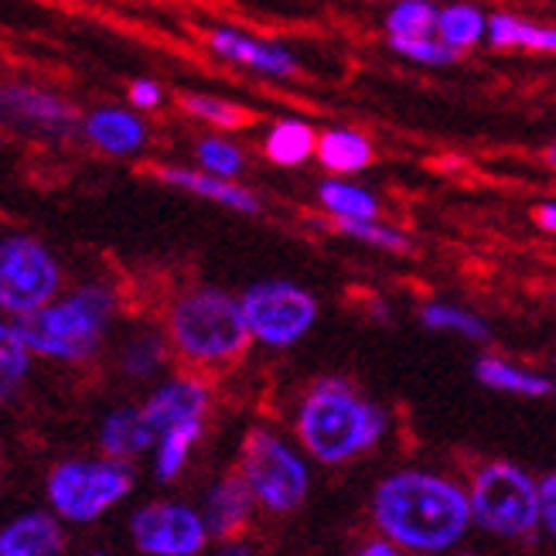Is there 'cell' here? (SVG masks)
I'll list each match as a JSON object with an SVG mask.
<instances>
[{"mask_svg": "<svg viewBox=\"0 0 556 556\" xmlns=\"http://www.w3.org/2000/svg\"><path fill=\"white\" fill-rule=\"evenodd\" d=\"M390 45V52H396L400 59H409L417 65H430V68H444V65H454L457 55L451 48H444L433 35H424V38H386Z\"/></svg>", "mask_w": 556, "mask_h": 556, "instance_id": "31", "label": "cell"}, {"mask_svg": "<svg viewBox=\"0 0 556 556\" xmlns=\"http://www.w3.org/2000/svg\"><path fill=\"white\" fill-rule=\"evenodd\" d=\"M485 41L492 48H526V52L553 55L556 48V31L546 28L540 21H529L519 14H489L485 21Z\"/></svg>", "mask_w": 556, "mask_h": 556, "instance_id": "17", "label": "cell"}, {"mask_svg": "<svg viewBox=\"0 0 556 556\" xmlns=\"http://www.w3.org/2000/svg\"><path fill=\"white\" fill-rule=\"evenodd\" d=\"M334 229L352 236V239H362V243H369V247H379V250H396V253H406L409 250L406 236L400 229L379 226L376 219H338Z\"/></svg>", "mask_w": 556, "mask_h": 556, "instance_id": "32", "label": "cell"}, {"mask_svg": "<svg viewBox=\"0 0 556 556\" xmlns=\"http://www.w3.org/2000/svg\"><path fill=\"white\" fill-rule=\"evenodd\" d=\"M205 390L195 382H167L161 393H154V400L140 409V424L148 430L151 444L157 438H164L167 430H175L181 424H199L205 414Z\"/></svg>", "mask_w": 556, "mask_h": 556, "instance_id": "13", "label": "cell"}, {"mask_svg": "<svg viewBox=\"0 0 556 556\" xmlns=\"http://www.w3.org/2000/svg\"><path fill=\"white\" fill-rule=\"evenodd\" d=\"M243 485L277 513L298 509L307 495V471L298 454L283 447L267 430L247 433L243 444Z\"/></svg>", "mask_w": 556, "mask_h": 556, "instance_id": "7", "label": "cell"}, {"mask_svg": "<svg viewBox=\"0 0 556 556\" xmlns=\"http://www.w3.org/2000/svg\"><path fill=\"white\" fill-rule=\"evenodd\" d=\"M103 447L113 457H130L140 454L143 447H151L148 430L140 424V409H116L103 427Z\"/></svg>", "mask_w": 556, "mask_h": 556, "instance_id": "26", "label": "cell"}, {"mask_svg": "<svg viewBox=\"0 0 556 556\" xmlns=\"http://www.w3.org/2000/svg\"><path fill=\"white\" fill-rule=\"evenodd\" d=\"M223 556H256V553H253L250 546H229V549H226Z\"/></svg>", "mask_w": 556, "mask_h": 556, "instance_id": "38", "label": "cell"}, {"mask_svg": "<svg viewBox=\"0 0 556 556\" xmlns=\"http://www.w3.org/2000/svg\"><path fill=\"white\" fill-rule=\"evenodd\" d=\"M83 134L96 151L113 154V157L140 154V148L148 143V127H143V119L130 110H119V106L92 110L83 119Z\"/></svg>", "mask_w": 556, "mask_h": 556, "instance_id": "14", "label": "cell"}, {"mask_svg": "<svg viewBox=\"0 0 556 556\" xmlns=\"http://www.w3.org/2000/svg\"><path fill=\"white\" fill-rule=\"evenodd\" d=\"M478 379L492 386L498 393H516V396H549L553 393V382L543 376H533L526 369H516L513 362H502V358H481L478 362Z\"/></svg>", "mask_w": 556, "mask_h": 556, "instance_id": "22", "label": "cell"}, {"mask_svg": "<svg viewBox=\"0 0 556 556\" xmlns=\"http://www.w3.org/2000/svg\"><path fill=\"white\" fill-rule=\"evenodd\" d=\"M195 157H199V172L226 178V181H232L247 164L243 151H239L236 143L226 140V137H202L195 143Z\"/></svg>", "mask_w": 556, "mask_h": 556, "instance_id": "27", "label": "cell"}, {"mask_svg": "<svg viewBox=\"0 0 556 556\" xmlns=\"http://www.w3.org/2000/svg\"><path fill=\"white\" fill-rule=\"evenodd\" d=\"M175 345L195 362H226L247 349L250 331L239 301L223 290H191L172 311Z\"/></svg>", "mask_w": 556, "mask_h": 556, "instance_id": "4", "label": "cell"}, {"mask_svg": "<svg viewBox=\"0 0 556 556\" xmlns=\"http://www.w3.org/2000/svg\"><path fill=\"white\" fill-rule=\"evenodd\" d=\"M0 124L68 137L79 127V113L68 100L48 89L24 86V83H0Z\"/></svg>", "mask_w": 556, "mask_h": 556, "instance_id": "11", "label": "cell"}, {"mask_svg": "<svg viewBox=\"0 0 556 556\" xmlns=\"http://www.w3.org/2000/svg\"><path fill=\"white\" fill-rule=\"evenodd\" d=\"M130 492V471L103 462H68L48 478L52 505L72 522H89Z\"/></svg>", "mask_w": 556, "mask_h": 556, "instance_id": "9", "label": "cell"}, {"mask_svg": "<svg viewBox=\"0 0 556 556\" xmlns=\"http://www.w3.org/2000/svg\"><path fill=\"white\" fill-rule=\"evenodd\" d=\"M181 110L195 119H205L212 127H223V130H239V127H250L256 124V116L239 106L232 100H223V96H208V92H181Z\"/></svg>", "mask_w": 556, "mask_h": 556, "instance_id": "23", "label": "cell"}, {"mask_svg": "<svg viewBox=\"0 0 556 556\" xmlns=\"http://www.w3.org/2000/svg\"><path fill=\"white\" fill-rule=\"evenodd\" d=\"M59 290V263L31 236L0 239V307L11 314H35Z\"/></svg>", "mask_w": 556, "mask_h": 556, "instance_id": "6", "label": "cell"}, {"mask_svg": "<svg viewBox=\"0 0 556 556\" xmlns=\"http://www.w3.org/2000/svg\"><path fill=\"white\" fill-rule=\"evenodd\" d=\"M372 509L386 536L424 553L454 546L471 522L468 495L447 478L424 471H403L382 481Z\"/></svg>", "mask_w": 556, "mask_h": 556, "instance_id": "1", "label": "cell"}, {"mask_svg": "<svg viewBox=\"0 0 556 556\" xmlns=\"http://www.w3.org/2000/svg\"><path fill=\"white\" fill-rule=\"evenodd\" d=\"M553 489H556V481H553V475L543 481V485L536 489V495H540V522L543 526H549V533H553V509H556V502H553Z\"/></svg>", "mask_w": 556, "mask_h": 556, "instance_id": "35", "label": "cell"}, {"mask_svg": "<svg viewBox=\"0 0 556 556\" xmlns=\"http://www.w3.org/2000/svg\"><path fill=\"white\" fill-rule=\"evenodd\" d=\"M205 41L212 48V55H219L232 65L253 68L260 76H270V79H298L301 76V62L287 45L247 35V31L232 28V24H215V28L205 35Z\"/></svg>", "mask_w": 556, "mask_h": 556, "instance_id": "12", "label": "cell"}, {"mask_svg": "<svg viewBox=\"0 0 556 556\" xmlns=\"http://www.w3.org/2000/svg\"><path fill=\"white\" fill-rule=\"evenodd\" d=\"M62 546L59 526L48 516H24L0 533V556H52Z\"/></svg>", "mask_w": 556, "mask_h": 556, "instance_id": "20", "label": "cell"}, {"mask_svg": "<svg viewBox=\"0 0 556 556\" xmlns=\"http://www.w3.org/2000/svg\"><path fill=\"white\" fill-rule=\"evenodd\" d=\"M164 349L157 338H140V342H134L124 355V366L134 372V376H148L157 369V362H161Z\"/></svg>", "mask_w": 556, "mask_h": 556, "instance_id": "33", "label": "cell"}, {"mask_svg": "<svg viewBox=\"0 0 556 556\" xmlns=\"http://www.w3.org/2000/svg\"><path fill=\"white\" fill-rule=\"evenodd\" d=\"M154 178H161L164 185H175L181 191H191V195H199V199H208L215 205H226L236 212H260V202L253 191L236 181H226V178L191 172V167H154Z\"/></svg>", "mask_w": 556, "mask_h": 556, "instance_id": "15", "label": "cell"}, {"mask_svg": "<svg viewBox=\"0 0 556 556\" xmlns=\"http://www.w3.org/2000/svg\"><path fill=\"white\" fill-rule=\"evenodd\" d=\"M314 154H318V161L328 167V172L355 175V172H362V167L372 164V143L358 130L334 127V130H325L318 140H314Z\"/></svg>", "mask_w": 556, "mask_h": 556, "instance_id": "19", "label": "cell"}, {"mask_svg": "<svg viewBox=\"0 0 556 556\" xmlns=\"http://www.w3.org/2000/svg\"><path fill=\"white\" fill-rule=\"evenodd\" d=\"M318 199L334 219H376L379 215V202L372 191L349 181H325L318 188Z\"/></svg>", "mask_w": 556, "mask_h": 556, "instance_id": "24", "label": "cell"}, {"mask_svg": "<svg viewBox=\"0 0 556 556\" xmlns=\"http://www.w3.org/2000/svg\"><path fill=\"white\" fill-rule=\"evenodd\" d=\"M250 519V489L243 485V478H226L223 485H215L205 502V533L215 536H232L243 529Z\"/></svg>", "mask_w": 556, "mask_h": 556, "instance_id": "18", "label": "cell"}, {"mask_svg": "<svg viewBox=\"0 0 556 556\" xmlns=\"http://www.w3.org/2000/svg\"><path fill=\"white\" fill-rule=\"evenodd\" d=\"M314 130L304 119H280V124L270 127L267 140H263V151L274 164H283V167H298L304 164L311 154H314Z\"/></svg>", "mask_w": 556, "mask_h": 556, "instance_id": "21", "label": "cell"}, {"mask_svg": "<svg viewBox=\"0 0 556 556\" xmlns=\"http://www.w3.org/2000/svg\"><path fill=\"white\" fill-rule=\"evenodd\" d=\"M358 556H396V549L386 546V543H376V546H369L366 553H358Z\"/></svg>", "mask_w": 556, "mask_h": 556, "instance_id": "37", "label": "cell"}, {"mask_svg": "<svg viewBox=\"0 0 556 556\" xmlns=\"http://www.w3.org/2000/svg\"><path fill=\"white\" fill-rule=\"evenodd\" d=\"M382 430L386 417L342 379H325L314 386L298 420L304 447L325 465L349 462V457L369 451L382 438Z\"/></svg>", "mask_w": 556, "mask_h": 556, "instance_id": "2", "label": "cell"}, {"mask_svg": "<svg viewBox=\"0 0 556 556\" xmlns=\"http://www.w3.org/2000/svg\"><path fill=\"white\" fill-rule=\"evenodd\" d=\"M536 223H540V229L553 232V226H556V205H553V202H543V205L536 208Z\"/></svg>", "mask_w": 556, "mask_h": 556, "instance_id": "36", "label": "cell"}, {"mask_svg": "<svg viewBox=\"0 0 556 556\" xmlns=\"http://www.w3.org/2000/svg\"><path fill=\"white\" fill-rule=\"evenodd\" d=\"M164 100V89L154 79H134L130 83V103L137 110H157Z\"/></svg>", "mask_w": 556, "mask_h": 556, "instance_id": "34", "label": "cell"}, {"mask_svg": "<svg viewBox=\"0 0 556 556\" xmlns=\"http://www.w3.org/2000/svg\"><path fill=\"white\" fill-rule=\"evenodd\" d=\"M468 509L489 533L529 536L540 522V495L526 471L513 465H489L475 478Z\"/></svg>", "mask_w": 556, "mask_h": 556, "instance_id": "5", "label": "cell"}, {"mask_svg": "<svg viewBox=\"0 0 556 556\" xmlns=\"http://www.w3.org/2000/svg\"><path fill=\"white\" fill-rule=\"evenodd\" d=\"M199 430H202V420L199 424H181L175 430H167L164 438H157V475L161 478H175L181 471L188 447L195 444Z\"/></svg>", "mask_w": 556, "mask_h": 556, "instance_id": "29", "label": "cell"}, {"mask_svg": "<svg viewBox=\"0 0 556 556\" xmlns=\"http://www.w3.org/2000/svg\"><path fill=\"white\" fill-rule=\"evenodd\" d=\"M485 21L489 14L471 0H454V4L438 8V21H433V38L454 55L468 52V48L485 41Z\"/></svg>", "mask_w": 556, "mask_h": 556, "instance_id": "16", "label": "cell"}, {"mask_svg": "<svg viewBox=\"0 0 556 556\" xmlns=\"http://www.w3.org/2000/svg\"><path fill=\"white\" fill-rule=\"evenodd\" d=\"M134 543L148 556H195L205 546V526L185 505L154 502L134 516Z\"/></svg>", "mask_w": 556, "mask_h": 556, "instance_id": "10", "label": "cell"}, {"mask_svg": "<svg viewBox=\"0 0 556 556\" xmlns=\"http://www.w3.org/2000/svg\"><path fill=\"white\" fill-rule=\"evenodd\" d=\"M424 325L427 328H444V331H457L465 338H475V342H485L489 338V325L478 318L471 311L451 307V304H430L424 311Z\"/></svg>", "mask_w": 556, "mask_h": 556, "instance_id": "30", "label": "cell"}, {"mask_svg": "<svg viewBox=\"0 0 556 556\" xmlns=\"http://www.w3.org/2000/svg\"><path fill=\"white\" fill-rule=\"evenodd\" d=\"M438 4L430 0H396L386 14V38H424L433 35Z\"/></svg>", "mask_w": 556, "mask_h": 556, "instance_id": "25", "label": "cell"}, {"mask_svg": "<svg viewBox=\"0 0 556 556\" xmlns=\"http://www.w3.org/2000/svg\"><path fill=\"white\" fill-rule=\"evenodd\" d=\"M24 372H28V349L17 338L14 325L0 321V403L17 393Z\"/></svg>", "mask_w": 556, "mask_h": 556, "instance_id": "28", "label": "cell"}, {"mask_svg": "<svg viewBox=\"0 0 556 556\" xmlns=\"http://www.w3.org/2000/svg\"><path fill=\"white\" fill-rule=\"evenodd\" d=\"M243 311L247 331L256 334L267 345H294L298 338L314 325L318 304L307 290L283 283V280H267L247 290V298L239 301Z\"/></svg>", "mask_w": 556, "mask_h": 556, "instance_id": "8", "label": "cell"}, {"mask_svg": "<svg viewBox=\"0 0 556 556\" xmlns=\"http://www.w3.org/2000/svg\"><path fill=\"white\" fill-rule=\"evenodd\" d=\"M110 318V294L103 290H83L52 307L24 314L14 325L24 349L55 358H86L100 349Z\"/></svg>", "mask_w": 556, "mask_h": 556, "instance_id": "3", "label": "cell"}]
</instances>
